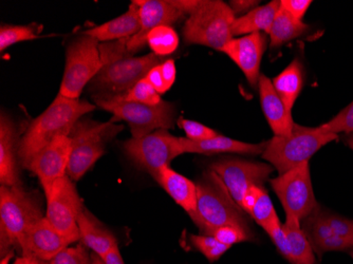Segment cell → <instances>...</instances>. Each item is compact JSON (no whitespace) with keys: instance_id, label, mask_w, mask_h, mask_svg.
I'll return each mask as SVG.
<instances>
[{"instance_id":"6da1fadb","label":"cell","mask_w":353,"mask_h":264,"mask_svg":"<svg viewBox=\"0 0 353 264\" xmlns=\"http://www.w3.org/2000/svg\"><path fill=\"white\" fill-rule=\"evenodd\" d=\"M94 109L95 105L87 101L69 99L59 93L49 107L32 121L19 141V159L23 167L28 168L32 159L53 141L69 136L77 121Z\"/></svg>"},{"instance_id":"7a4b0ae2","label":"cell","mask_w":353,"mask_h":264,"mask_svg":"<svg viewBox=\"0 0 353 264\" xmlns=\"http://www.w3.org/2000/svg\"><path fill=\"white\" fill-rule=\"evenodd\" d=\"M43 216L41 199L21 186L0 187V249L1 257L21 252L28 233Z\"/></svg>"},{"instance_id":"3957f363","label":"cell","mask_w":353,"mask_h":264,"mask_svg":"<svg viewBox=\"0 0 353 264\" xmlns=\"http://www.w3.org/2000/svg\"><path fill=\"white\" fill-rule=\"evenodd\" d=\"M197 185V210L190 219L199 228L201 235L220 226L232 225L253 234L245 214L234 201L221 179L213 170L202 174Z\"/></svg>"},{"instance_id":"277c9868","label":"cell","mask_w":353,"mask_h":264,"mask_svg":"<svg viewBox=\"0 0 353 264\" xmlns=\"http://www.w3.org/2000/svg\"><path fill=\"white\" fill-rule=\"evenodd\" d=\"M338 134L325 132L322 129L295 125L292 134L279 136L267 142L261 158L272 165L279 174L309 162L323 147L338 140Z\"/></svg>"},{"instance_id":"5b68a950","label":"cell","mask_w":353,"mask_h":264,"mask_svg":"<svg viewBox=\"0 0 353 264\" xmlns=\"http://www.w3.org/2000/svg\"><path fill=\"white\" fill-rule=\"evenodd\" d=\"M122 129V125L112 122L99 123L87 119L77 121L68 136L71 140V154L67 176L72 181L83 178L102 158L107 143Z\"/></svg>"},{"instance_id":"8992f818","label":"cell","mask_w":353,"mask_h":264,"mask_svg":"<svg viewBox=\"0 0 353 264\" xmlns=\"http://www.w3.org/2000/svg\"><path fill=\"white\" fill-rule=\"evenodd\" d=\"M236 16L221 0H204L201 7L188 16L184 23L183 37L188 45H200L222 51L231 39Z\"/></svg>"},{"instance_id":"52a82bcc","label":"cell","mask_w":353,"mask_h":264,"mask_svg":"<svg viewBox=\"0 0 353 264\" xmlns=\"http://www.w3.org/2000/svg\"><path fill=\"white\" fill-rule=\"evenodd\" d=\"M165 57L148 54L127 57L103 65L102 70L88 85L94 100L120 97L130 90L141 79H145L156 65L165 61Z\"/></svg>"},{"instance_id":"ba28073f","label":"cell","mask_w":353,"mask_h":264,"mask_svg":"<svg viewBox=\"0 0 353 264\" xmlns=\"http://www.w3.org/2000/svg\"><path fill=\"white\" fill-rule=\"evenodd\" d=\"M100 41L86 35L75 39L67 47L66 63L59 94L79 100L83 90L103 68Z\"/></svg>"},{"instance_id":"9c48e42d","label":"cell","mask_w":353,"mask_h":264,"mask_svg":"<svg viewBox=\"0 0 353 264\" xmlns=\"http://www.w3.org/2000/svg\"><path fill=\"white\" fill-rule=\"evenodd\" d=\"M94 102L100 108L112 113L114 118L130 125L132 138H142L160 129L168 130L174 127L176 108L172 103L163 101L161 104L152 106L126 102L119 97L99 99Z\"/></svg>"},{"instance_id":"30bf717a","label":"cell","mask_w":353,"mask_h":264,"mask_svg":"<svg viewBox=\"0 0 353 264\" xmlns=\"http://www.w3.org/2000/svg\"><path fill=\"white\" fill-rule=\"evenodd\" d=\"M123 148L134 164L156 181L162 168L170 166L174 159L184 154L180 138L172 136L166 129L142 138L130 139L123 144Z\"/></svg>"},{"instance_id":"8fae6325","label":"cell","mask_w":353,"mask_h":264,"mask_svg":"<svg viewBox=\"0 0 353 264\" xmlns=\"http://www.w3.org/2000/svg\"><path fill=\"white\" fill-rule=\"evenodd\" d=\"M269 181L272 190L289 217L303 221L319 208L313 190L309 162Z\"/></svg>"},{"instance_id":"7c38bea8","label":"cell","mask_w":353,"mask_h":264,"mask_svg":"<svg viewBox=\"0 0 353 264\" xmlns=\"http://www.w3.org/2000/svg\"><path fill=\"white\" fill-rule=\"evenodd\" d=\"M46 196L48 221L70 243L81 240L77 220L85 207L73 181L68 176L59 179Z\"/></svg>"},{"instance_id":"4fadbf2b","label":"cell","mask_w":353,"mask_h":264,"mask_svg":"<svg viewBox=\"0 0 353 264\" xmlns=\"http://www.w3.org/2000/svg\"><path fill=\"white\" fill-rule=\"evenodd\" d=\"M210 170L221 179L240 208L247 190L252 186L263 187V184L269 181L272 172H274V167L269 163L250 162L237 159L214 163Z\"/></svg>"},{"instance_id":"5bb4252c","label":"cell","mask_w":353,"mask_h":264,"mask_svg":"<svg viewBox=\"0 0 353 264\" xmlns=\"http://www.w3.org/2000/svg\"><path fill=\"white\" fill-rule=\"evenodd\" d=\"M140 8V31L127 41V51L132 57L148 45V35L152 29L172 26L186 16L176 9L172 0H141L134 1Z\"/></svg>"},{"instance_id":"9a60e30c","label":"cell","mask_w":353,"mask_h":264,"mask_svg":"<svg viewBox=\"0 0 353 264\" xmlns=\"http://www.w3.org/2000/svg\"><path fill=\"white\" fill-rule=\"evenodd\" d=\"M70 154V138L63 136L46 146L32 159L27 170L39 178L45 194L55 181L67 176Z\"/></svg>"},{"instance_id":"2e32d148","label":"cell","mask_w":353,"mask_h":264,"mask_svg":"<svg viewBox=\"0 0 353 264\" xmlns=\"http://www.w3.org/2000/svg\"><path fill=\"white\" fill-rule=\"evenodd\" d=\"M267 34L252 33L241 37H234L224 45L221 52L225 53L243 71L252 87L259 86L261 65L267 48Z\"/></svg>"},{"instance_id":"e0dca14e","label":"cell","mask_w":353,"mask_h":264,"mask_svg":"<svg viewBox=\"0 0 353 264\" xmlns=\"http://www.w3.org/2000/svg\"><path fill=\"white\" fill-rule=\"evenodd\" d=\"M301 225L319 259H322L323 256L329 252H348L353 250V243L339 237L327 223L321 206L309 217L301 221Z\"/></svg>"},{"instance_id":"ac0fdd59","label":"cell","mask_w":353,"mask_h":264,"mask_svg":"<svg viewBox=\"0 0 353 264\" xmlns=\"http://www.w3.org/2000/svg\"><path fill=\"white\" fill-rule=\"evenodd\" d=\"M69 244L70 242L45 217L30 230L21 250V256H33L49 262L68 247Z\"/></svg>"},{"instance_id":"d6986e66","label":"cell","mask_w":353,"mask_h":264,"mask_svg":"<svg viewBox=\"0 0 353 264\" xmlns=\"http://www.w3.org/2000/svg\"><path fill=\"white\" fill-rule=\"evenodd\" d=\"M261 108L275 136H289L295 127L292 112L288 110L285 103L275 91L272 81L261 74L259 81Z\"/></svg>"},{"instance_id":"ffe728a7","label":"cell","mask_w":353,"mask_h":264,"mask_svg":"<svg viewBox=\"0 0 353 264\" xmlns=\"http://www.w3.org/2000/svg\"><path fill=\"white\" fill-rule=\"evenodd\" d=\"M17 131L13 121L1 113L0 118V183L1 186H21L19 168Z\"/></svg>"},{"instance_id":"44dd1931","label":"cell","mask_w":353,"mask_h":264,"mask_svg":"<svg viewBox=\"0 0 353 264\" xmlns=\"http://www.w3.org/2000/svg\"><path fill=\"white\" fill-rule=\"evenodd\" d=\"M184 154H200L213 156L217 154H239L249 156H261L265 152L267 142L261 144L241 142L227 136H218L211 140L192 142L186 138H180Z\"/></svg>"},{"instance_id":"7402d4cb","label":"cell","mask_w":353,"mask_h":264,"mask_svg":"<svg viewBox=\"0 0 353 264\" xmlns=\"http://www.w3.org/2000/svg\"><path fill=\"white\" fill-rule=\"evenodd\" d=\"M140 8L132 1L128 10L117 19L83 32V35L92 37L100 43L130 39L140 31Z\"/></svg>"},{"instance_id":"603a6c76","label":"cell","mask_w":353,"mask_h":264,"mask_svg":"<svg viewBox=\"0 0 353 264\" xmlns=\"http://www.w3.org/2000/svg\"><path fill=\"white\" fill-rule=\"evenodd\" d=\"M77 224L81 240L84 245L92 250L93 253L100 256L102 259L106 257L114 246L118 245L114 234L86 208L79 214Z\"/></svg>"},{"instance_id":"cb8c5ba5","label":"cell","mask_w":353,"mask_h":264,"mask_svg":"<svg viewBox=\"0 0 353 264\" xmlns=\"http://www.w3.org/2000/svg\"><path fill=\"white\" fill-rule=\"evenodd\" d=\"M157 182L190 216L196 212L197 185L195 182L174 172L170 166H165L160 170Z\"/></svg>"},{"instance_id":"d4e9b609","label":"cell","mask_w":353,"mask_h":264,"mask_svg":"<svg viewBox=\"0 0 353 264\" xmlns=\"http://www.w3.org/2000/svg\"><path fill=\"white\" fill-rule=\"evenodd\" d=\"M281 9V1L274 0L265 6H259L245 15L236 17L232 26L233 37H245L252 33L269 34L273 21Z\"/></svg>"},{"instance_id":"484cf974","label":"cell","mask_w":353,"mask_h":264,"mask_svg":"<svg viewBox=\"0 0 353 264\" xmlns=\"http://www.w3.org/2000/svg\"><path fill=\"white\" fill-rule=\"evenodd\" d=\"M303 65L299 59H293L290 65L272 81L277 94L291 112L303 90Z\"/></svg>"},{"instance_id":"4316f807","label":"cell","mask_w":353,"mask_h":264,"mask_svg":"<svg viewBox=\"0 0 353 264\" xmlns=\"http://www.w3.org/2000/svg\"><path fill=\"white\" fill-rule=\"evenodd\" d=\"M283 227L290 243L291 259L289 263L319 264L312 246L301 228V221L296 218L285 216Z\"/></svg>"},{"instance_id":"83f0119b","label":"cell","mask_w":353,"mask_h":264,"mask_svg":"<svg viewBox=\"0 0 353 264\" xmlns=\"http://www.w3.org/2000/svg\"><path fill=\"white\" fill-rule=\"evenodd\" d=\"M310 30V26L279 9L269 32L270 47L279 48L283 43L299 39Z\"/></svg>"},{"instance_id":"f1b7e54d","label":"cell","mask_w":353,"mask_h":264,"mask_svg":"<svg viewBox=\"0 0 353 264\" xmlns=\"http://www.w3.org/2000/svg\"><path fill=\"white\" fill-rule=\"evenodd\" d=\"M148 45L154 54L165 57L176 52L179 45V37L170 26H161L148 33Z\"/></svg>"},{"instance_id":"f546056e","label":"cell","mask_w":353,"mask_h":264,"mask_svg":"<svg viewBox=\"0 0 353 264\" xmlns=\"http://www.w3.org/2000/svg\"><path fill=\"white\" fill-rule=\"evenodd\" d=\"M250 216L253 218L256 223L263 228V230H268L275 224L281 223L273 202L265 188L261 190L259 198L250 212Z\"/></svg>"},{"instance_id":"4dcf8cb0","label":"cell","mask_w":353,"mask_h":264,"mask_svg":"<svg viewBox=\"0 0 353 264\" xmlns=\"http://www.w3.org/2000/svg\"><path fill=\"white\" fill-rule=\"evenodd\" d=\"M176 69L174 61L172 59H166L160 65H156L154 68L148 73L145 77L158 93L168 92L176 81Z\"/></svg>"},{"instance_id":"1f68e13d","label":"cell","mask_w":353,"mask_h":264,"mask_svg":"<svg viewBox=\"0 0 353 264\" xmlns=\"http://www.w3.org/2000/svg\"><path fill=\"white\" fill-rule=\"evenodd\" d=\"M37 39L39 35L32 26L3 25L0 28V50L3 52L15 43Z\"/></svg>"},{"instance_id":"d6a6232c","label":"cell","mask_w":353,"mask_h":264,"mask_svg":"<svg viewBox=\"0 0 353 264\" xmlns=\"http://www.w3.org/2000/svg\"><path fill=\"white\" fill-rule=\"evenodd\" d=\"M119 97L126 102L140 103V104L152 105V106H156L163 102L160 93H158V91L146 79H141L130 90Z\"/></svg>"},{"instance_id":"836d02e7","label":"cell","mask_w":353,"mask_h":264,"mask_svg":"<svg viewBox=\"0 0 353 264\" xmlns=\"http://www.w3.org/2000/svg\"><path fill=\"white\" fill-rule=\"evenodd\" d=\"M190 242L194 249L202 254L210 262H215L227 253L231 246L225 245L212 236L190 235Z\"/></svg>"},{"instance_id":"e575fe53","label":"cell","mask_w":353,"mask_h":264,"mask_svg":"<svg viewBox=\"0 0 353 264\" xmlns=\"http://www.w3.org/2000/svg\"><path fill=\"white\" fill-rule=\"evenodd\" d=\"M205 235L212 236V237L217 239L218 241L225 244V245L231 246V247L234 244L253 240V234L249 233V232L243 230V228L232 225L220 226V227L213 228V230H208Z\"/></svg>"},{"instance_id":"d590c367","label":"cell","mask_w":353,"mask_h":264,"mask_svg":"<svg viewBox=\"0 0 353 264\" xmlns=\"http://www.w3.org/2000/svg\"><path fill=\"white\" fill-rule=\"evenodd\" d=\"M319 128L329 134H353V102L331 119L329 122L321 125Z\"/></svg>"},{"instance_id":"8d00e7d4","label":"cell","mask_w":353,"mask_h":264,"mask_svg":"<svg viewBox=\"0 0 353 264\" xmlns=\"http://www.w3.org/2000/svg\"><path fill=\"white\" fill-rule=\"evenodd\" d=\"M176 124L185 132L186 139L192 142H202V141L211 140L219 136L214 129L204 126L203 124L196 121L180 118L176 121Z\"/></svg>"},{"instance_id":"74e56055","label":"cell","mask_w":353,"mask_h":264,"mask_svg":"<svg viewBox=\"0 0 353 264\" xmlns=\"http://www.w3.org/2000/svg\"><path fill=\"white\" fill-rule=\"evenodd\" d=\"M49 264H91V256L83 244L66 247L57 254Z\"/></svg>"},{"instance_id":"f35d334b","label":"cell","mask_w":353,"mask_h":264,"mask_svg":"<svg viewBox=\"0 0 353 264\" xmlns=\"http://www.w3.org/2000/svg\"><path fill=\"white\" fill-rule=\"evenodd\" d=\"M311 0H281V8L299 21H303L309 8L312 5Z\"/></svg>"},{"instance_id":"ab89813d","label":"cell","mask_w":353,"mask_h":264,"mask_svg":"<svg viewBox=\"0 0 353 264\" xmlns=\"http://www.w3.org/2000/svg\"><path fill=\"white\" fill-rule=\"evenodd\" d=\"M259 1L256 0H232L230 1L229 7L231 8L234 15L237 16L240 14L245 15L256 7H259Z\"/></svg>"},{"instance_id":"60d3db41","label":"cell","mask_w":353,"mask_h":264,"mask_svg":"<svg viewBox=\"0 0 353 264\" xmlns=\"http://www.w3.org/2000/svg\"><path fill=\"white\" fill-rule=\"evenodd\" d=\"M204 0H172V3L176 6V9L180 10L185 16H190L195 13Z\"/></svg>"},{"instance_id":"b9f144b4","label":"cell","mask_w":353,"mask_h":264,"mask_svg":"<svg viewBox=\"0 0 353 264\" xmlns=\"http://www.w3.org/2000/svg\"><path fill=\"white\" fill-rule=\"evenodd\" d=\"M265 187H261V186H252L251 188L247 190L245 196H243V202H241V208L245 214H250L252 207L255 204L256 200L259 198V194H261V190Z\"/></svg>"},{"instance_id":"7bdbcfd3","label":"cell","mask_w":353,"mask_h":264,"mask_svg":"<svg viewBox=\"0 0 353 264\" xmlns=\"http://www.w3.org/2000/svg\"><path fill=\"white\" fill-rule=\"evenodd\" d=\"M103 260H104L105 264H125L118 245L114 246V249L111 250Z\"/></svg>"},{"instance_id":"ee69618b","label":"cell","mask_w":353,"mask_h":264,"mask_svg":"<svg viewBox=\"0 0 353 264\" xmlns=\"http://www.w3.org/2000/svg\"><path fill=\"white\" fill-rule=\"evenodd\" d=\"M13 264H49V262L43 261L33 256H21L17 258Z\"/></svg>"},{"instance_id":"f6af8a7d","label":"cell","mask_w":353,"mask_h":264,"mask_svg":"<svg viewBox=\"0 0 353 264\" xmlns=\"http://www.w3.org/2000/svg\"><path fill=\"white\" fill-rule=\"evenodd\" d=\"M91 264H105V262L100 256L93 253L92 255H91Z\"/></svg>"},{"instance_id":"bcb514c9","label":"cell","mask_w":353,"mask_h":264,"mask_svg":"<svg viewBox=\"0 0 353 264\" xmlns=\"http://www.w3.org/2000/svg\"><path fill=\"white\" fill-rule=\"evenodd\" d=\"M14 256V252H11V253L7 254L5 257H1V261H0V264H9L10 260Z\"/></svg>"},{"instance_id":"7dc6e473","label":"cell","mask_w":353,"mask_h":264,"mask_svg":"<svg viewBox=\"0 0 353 264\" xmlns=\"http://www.w3.org/2000/svg\"><path fill=\"white\" fill-rule=\"evenodd\" d=\"M346 143L349 148L353 152V134H351L350 136L346 139Z\"/></svg>"},{"instance_id":"c3c4849f","label":"cell","mask_w":353,"mask_h":264,"mask_svg":"<svg viewBox=\"0 0 353 264\" xmlns=\"http://www.w3.org/2000/svg\"><path fill=\"white\" fill-rule=\"evenodd\" d=\"M350 256H351V258H352V260H353V252H350Z\"/></svg>"}]
</instances>
